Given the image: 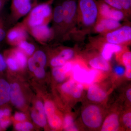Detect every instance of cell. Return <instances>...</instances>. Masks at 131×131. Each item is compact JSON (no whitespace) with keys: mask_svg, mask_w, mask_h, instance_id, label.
<instances>
[{"mask_svg":"<svg viewBox=\"0 0 131 131\" xmlns=\"http://www.w3.org/2000/svg\"><path fill=\"white\" fill-rule=\"evenodd\" d=\"M10 86L4 79H0V106L6 104L10 100Z\"/></svg>","mask_w":131,"mask_h":131,"instance_id":"obj_16","label":"cell"},{"mask_svg":"<svg viewBox=\"0 0 131 131\" xmlns=\"http://www.w3.org/2000/svg\"><path fill=\"white\" fill-rule=\"evenodd\" d=\"M74 52L70 49H66L61 51L59 56L68 61L73 58Z\"/></svg>","mask_w":131,"mask_h":131,"instance_id":"obj_33","label":"cell"},{"mask_svg":"<svg viewBox=\"0 0 131 131\" xmlns=\"http://www.w3.org/2000/svg\"><path fill=\"white\" fill-rule=\"evenodd\" d=\"M90 65L95 69L107 71L110 69V65L107 61L102 57H97L93 59L89 62Z\"/></svg>","mask_w":131,"mask_h":131,"instance_id":"obj_18","label":"cell"},{"mask_svg":"<svg viewBox=\"0 0 131 131\" xmlns=\"http://www.w3.org/2000/svg\"><path fill=\"white\" fill-rule=\"evenodd\" d=\"M1 130V127H0V130Z\"/></svg>","mask_w":131,"mask_h":131,"instance_id":"obj_47","label":"cell"},{"mask_svg":"<svg viewBox=\"0 0 131 131\" xmlns=\"http://www.w3.org/2000/svg\"><path fill=\"white\" fill-rule=\"evenodd\" d=\"M33 128L32 124L29 122H19L15 125V128L17 130L20 131H30Z\"/></svg>","mask_w":131,"mask_h":131,"instance_id":"obj_29","label":"cell"},{"mask_svg":"<svg viewBox=\"0 0 131 131\" xmlns=\"http://www.w3.org/2000/svg\"><path fill=\"white\" fill-rule=\"evenodd\" d=\"M106 4L115 9L122 10L120 0H103Z\"/></svg>","mask_w":131,"mask_h":131,"instance_id":"obj_34","label":"cell"},{"mask_svg":"<svg viewBox=\"0 0 131 131\" xmlns=\"http://www.w3.org/2000/svg\"><path fill=\"white\" fill-rule=\"evenodd\" d=\"M122 60L126 68V75L127 78H131V53L127 52L124 53L122 56Z\"/></svg>","mask_w":131,"mask_h":131,"instance_id":"obj_24","label":"cell"},{"mask_svg":"<svg viewBox=\"0 0 131 131\" xmlns=\"http://www.w3.org/2000/svg\"><path fill=\"white\" fill-rule=\"evenodd\" d=\"M53 0L36 5L28 14L23 23L29 28L47 24L52 15L51 3Z\"/></svg>","mask_w":131,"mask_h":131,"instance_id":"obj_1","label":"cell"},{"mask_svg":"<svg viewBox=\"0 0 131 131\" xmlns=\"http://www.w3.org/2000/svg\"><path fill=\"white\" fill-rule=\"evenodd\" d=\"M11 51L18 62L20 68H25L28 61L26 55L18 48L11 50Z\"/></svg>","mask_w":131,"mask_h":131,"instance_id":"obj_19","label":"cell"},{"mask_svg":"<svg viewBox=\"0 0 131 131\" xmlns=\"http://www.w3.org/2000/svg\"><path fill=\"white\" fill-rule=\"evenodd\" d=\"M33 72L35 75L38 78H43L45 75V71L44 68L40 66L37 67Z\"/></svg>","mask_w":131,"mask_h":131,"instance_id":"obj_35","label":"cell"},{"mask_svg":"<svg viewBox=\"0 0 131 131\" xmlns=\"http://www.w3.org/2000/svg\"><path fill=\"white\" fill-rule=\"evenodd\" d=\"M53 19L56 24H60L63 21V9L62 5L57 6L54 9Z\"/></svg>","mask_w":131,"mask_h":131,"instance_id":"obj_27","label":"cell"},{"mask_svg":"<svg viewBox=\"0 0 131 131\" xmlns=\"http://www.w3.org/2000/svg\"><path fill=\"white\" fill-rule=\"evenodd\" d=\"M88 98L90 100L96 102H101L106 98L105 91L98 86L93 84L89 87L87 94Z\"/></svg>","mask_w":131,"mask_h":131,"instance_id":"obj_13","label":"cell"},{"mask_svg":"<svg viewBox=\"0 0 131 131\" xmlns=\"http://www.w3.org/2000/svg\"><path fill=\"white\" fill-rule=\"evenodd\" d=\"M119 127L118 115L115 114L110 115L106 119L102 127V131H116Z\"/></svg>","mask_w":131,"mask_h":131,"instance_id":"obj_15","label":"cell"},{"mask_svg":"<svg viewBox=\"0 0 131 131\" xmlns=\"http://www.w3.org/2000/svg\"></svg>","mask_w":131,"mask_h":131,"instance_id":"obj_48","label":"cell"},{"mask_svg":"<svg viewBox=\"0 0 131 131\" xmlns=\"http://www.w3.org/2000/svg\"><path fill=\"white\" fill-rule=\"evenodd\" d=\"M126 96L127 99L130 102L131 101V89H128L126 92Z\"/></svg>","mask_w":131,"mask_h":131,"instance_id":"obj_44","label":"cell"},{"mask_svg":"<svg viewBox=\"0 0 131 131\" xmlns=\"http://www.w3.org/2000/svg\"><path fill=\"white\" fill-rule=\"evenodd\" d=\"M45 112L46 117L50 116L51 115L55 113L56 108L54 103L50 101H47L44 104Z\"/></svg>","mask_w":131,"mask_h":131,"instance_id":"obj_30","label":"cell"},{"mask_svg":"<svg viewBox=\"0 0 131 131\" xmlns=\"http://www.w3.org/2000/svg\"><path fill=\"white\" fill-rule=\"evenodd\" d=\"M50 126L52 129H57L61 128L62 122L61 118L55 113L47 117Z\"/></svg>","mask_w":131,"mask_h":131,"instance_id":"obj_23","label":"cell"},{"mask_svg":"<svg viewBox=\"0 0 131 131\" xmlns=\"http://www.w3.org/2000/svg\"><path fill=\"white\" fill-rule=\"evenodd\" d=\"M53 76L58 82H62L65 80L66 75L67 74L64 70L62 66L59 67H54L52 71Z\"/></svg>","mask_w":131,"mask_h":131,"instance_id":"obj_25","label":"cell"},{"mask_svg":"<svg viewBox=\"0 0 131 131\" xmlns=\"http://www.w3.org/2000/svg\"><path fill=\"white\" fill-rule=\"evenodd\" d=\"M63 9V21L66 24H69L74 17L77 4L74 0H66L62 5Z\"/></svg>","mask_w":131,"mask_h":131,"instance_id":"obj_11","label":"cell"},{"mask_svg":"<svg viewBox=\"0 0 131 131\" xmlns=\"http://www.w3.org/2000/svg\"><path fill=\"white\" fill-rule=\"evenodd\" d=\"M83 87L82 84L81 83H77L71 95L74 98H79L81 96L82 93L83 91Z\"/></svg>","mask_w":131,"mask_h":131,"instance_id":"obj_32","label":"cell"},{"mask_svg":"<svg viewBox=\"0 0 131 131\" xmlns=\"http://www.w3.org/2000/svg\"><path fill=\"white\" fill-rule=\"evenodd\" d=\"M63 128L66 131H76L77 128L75 126L73 117L70 115H67L64 117Z\"/></svg>","mask_w":131,"mask_h":131,"instance_id":"obj_26","label":"cell"},{"mask_svg":"<svg viewBox=\"0 0 131 131\" xmlns=\"http://www.w3.org/2000/svg\"><path fill=\"white\" fill-rule=\"evenodd\" d=\"M120 26L119 21L112 19L105 18L97 24L96 30L98 32H102L107 30H114L118 28Z\"/></svg>","mask_w":131,"mask_h":131,"instance_id":"obj_14","label":"cell"},{"mask_svg":"<svg viewBox=\"0 0 131 131\" xmlns=\"http://www.w3.org/2000/svg\"><path fill=\"white\" fill-rule=\"evenodd\" d=\"M123 122L125 125L129 129L131 128V113H128L124 115L123 118Z\"/></svg>","mask_w":131,"mask_h":131,"instance_id":"obj_36","label":"cell"},{"mask_svg":"<svg viewBox=\"0 0 131 131\" xmlns=\"http://www.w3.org/2000/svg\"><path fill=\"white\" fill-rule=\"evenodd\" d=\"M79 5L84 25L88 26L93 25L98 14V7L94 0H80Z\"/></svg>","mask_w":131,"mask_h":131,"instance_id":"obj_2","label":"cell"},{"mask_svg":"<svg viewBox=\"0 0 131 131\" xmlns=\"http://www.w3.org/2000/svg\"><path fill=\"white\" fill-rule=\"evenodd\" d=\"M32 57L38 67L44 68L47 63V57L43 52L41 50L37 51L34 53Z\"/></svg>","mask_w":131,"mask_h":131,"instance_id":"obj_22","label":"cell"},{"mask_svg":"<svg viewBox=\"0 0 131 131\" xmlns=\"http://www.w3.org/2000/svg\"><path fill=\"white\" fill-rule=\"evenodd\" d=\"M4 116V113H3V110L2 109H0V120L3 118Z\"/></svg>","mask_w":131,"mask_h":131,"instance_id":"obj_45","label":"cell"},{"mask_svg":"<svg viewBox=\"0 0 131 131\" xmlns=\"http://www.w3.org/2000/svg\"><path fill=\"white\" fill-rule=\"evenodd\" d=\"M100 13L103 17L119 21L124 18V14L120 10L111 8L106 3L102 4L100 7Z\"/></svg>","mask_w":131,"mask_h":131,"instance_id":"obj_12","label":"cell"},{"mask_svg":"<svg viewBox=\"0 0 131 131\" xmlns=\"http://www.w3.org/2000/svg\"><path fill=\"white\" fill-rule=\"evenodd\" d=\"M67 62L65 59L58 55L52 59L50 61V64L53 67H59L63 65Z\"/></svg>","mask_w":131,"mask_h":131,"instance_id":"obj_31","label":"cell"},{"mask_svg":"<svg viewBox=\"0 0 131 131\" xmlns=\"http://www.w3.org/2000/svg\"><path fill=\"white\" fill-rule=\"evenodd\" d=\"M34 38L40 43H45L50 40L52 36V30L47 24L37 26L27 30Z\"/></svg>","mask_w":131,"mask_h":131,"instance_id":"obj_8","label":"cell"},{"mask_svg":"<svg viewBox=\"0 0 131 131\" xmlns=\"http://www.w3.org/2000/svg\"><path fill=\"white\" fill-rule=\"evenodd\" d=\"M121 49L122 47L119 45L109 42L106 43L103 46L102 57L105 60L109 61L112 58L114 53L119 52Z\"/></svg>","mask_w":131,"mask_h":131,"instance_id":"obj_17","label":"cell"},{"mask_svg":"<svg viewBox=\"0 0 131 131\" xmlns=\"http://www.w3.org/2000/svg\"><path fill=\"white\" fill-rule=\"evenodd\" d=\"M72 69L74 80L81 83L91 84L94 81L97 74L96 69L88 71L78 64L73 66Z\"/></svg>","mask_w":131,"mask_h":131,"instance_id":"obj_6","label":"cell"},{"mask_svg":"<svg viewBox=\"0 0 131 131\" xmlns=\"http://www.w3.org/2000/svg\"><path fill=\"white\" fill-rule=\"evenodd\" d=\"M108 42L119 44L131 39V28L129 26H124L108 34L106 37Z\"/></svg>","mask_w":131,"mask_h":131,"instance_id":"obj_7","label":"cell"},{"mask_svg":"<svg viewBox=\"0 0 131 131\" xmlns=\"http://www.w3.org/2000/svg\"><path fill=\"white\" fill-rule=\"evenodd\" d=\"M37 0H12L11 11L13 18L18 20L29 13L36 5Z\"/></svg>","mask_w":131,"mask_h":131,"instance_id":"obj_4","label":"cell"},{"mask_svg":"<svg viewBox=\"0 0 131 131\" xmlns=\"http://www.w3.org/2000/svg\"><path fill=\"white\" fill-rule=\"evenodd\" d=\"M10 86V100L12 103L16 107H22L25 100L19 85L15 83Z\"/></svg>","mask_w":131,"mask_h":131,"instance_id":"obj_10","label":"cell"},{"mask_svg":"<svg viewBox=\"0 0 131 131\" xmlns=\"http://www.w3.org/2000/svg\"><path fill=\"white\" fill-rule=\"evenodd\" d=\"M27 63L29 70L31 72H34L36 68L38 67L32 57L28 59L27 61Z\"/></svg>","mask_w":131,"mask_h":131,"instance_id":"obj_38","label":"cell"},{"mask_svg":"<svg viewBox=\"0 0 131 131\" xmlns=\"http://www.w3.org/2000/svg\"><path fill=\"white\" fill-rule=\"evenodd\" d=\"M14 118L15 120L19 122H22L26 119L25 115L21 113H16L15 114Z\"/></svg>","mask_w":131,"mask_h":131,"instance_id":"obj_40","label":"cell"},{"mask_svg":"<svg viewBox=\"0 0 131 131\" xmlns=\"http://www.w3.org/2000/svg\"><path fill=\"white\" fill-rule=\"evenodd\" d=\"M6 32L4 29V25L2 20L0 18V43L6 38Z\"/></svg>","mask_w":131,"mask_h":131,"instance_id":"obj_37","label":"cell"},{"mask_svg":"<svg viewBox=\"0 0 131 131\" xmlns=\"http://www.w3.org/2000/svg\"><path fill=\"white\" fill-rule=\"evenodd\" d=\"M11 121L9 119L3 118L0 120V127L2 129H5L9 126Z\"/></svg>","mask_w":131,"mask_h":131,"instance_id":"obj_41","label":"cell"},{"mask_svg":"<svg viewBox=\"0 0 131 131\" xmlns=\"http://www.w3.org/2000/svg\"><path fill=\"white\" fill-rule=\"evenodd\" d=\"M27 29L23 22L17 24L6 33V38L9 45L17 46L20 42L27 40Z\"/></svg>","mask_w":131,"mask_h":131,"instance_id":"obj_5","label":"cell"},{"mask_svg":"<svg viewBox=\"0 0 131 131\" xmlns=\"http://www.w3.org/2000/svg\"><path fill=\"white\" fill-rule=\"evenodd\" d=\"M36 110H32L31 117L35 124L41 127H43L47 124V119L45 112L44 106L40 101H38L35 103Z\"/></svg>","mask_w":131,"mask_h":131,"instance_id":"obj_9","label":"cell"},{"mask_svg":"<svg viewBox=\"0 0 131 131\" xmlns=\"http://www.w3.org/2000/svg\"><path fill=\"white\" fill-rule=\"evenodd\" d=\"M4 113V116L5 117H9L10 114V111L9 109L8 108H5L3 110Z\"/></svg>","mask_w":131,"mask_h":131,"instance_id":"obj_43","label":"cell"},{"mask_svg":"<svg viewBox=\"0 0 131 131\" xmlns=\"http://www.w3.org/2000/svg\"><path fill=\"white\" fill-rule=\"evenodd\" d=\"M77 83L75 80H69L62 85L61 89L64 93L71 95Z\"/></svg>","mask_w":131,"mask_h":131,"instance_id":"obj_28","label":"cell"},{"mask_svg":"<svg viewBox=\"0 0 131 131\" xmlns=\"http://www.w3.org/2000/svg\"><path fill=\"white\" fill-rule=\"evenodd\" d=\"M114 71L116 74L119 75H122L125 73V69L121 66H116L114 69Z\"/></svg>","mask_w":131,"mask_h":131,"instance_id":"obj_42","label":"cell"},{"mask_svg":"<svg viewBox=\"0 0 131 131\" xmlns=\"http://www.w3.org/2000/svg\"><path fill=\"white\" fill-rule=\"evenodd\" d=\"M7 67L4 56L0 53V72H2Z\"/></svg>","mask_w":131,"mask_h":131,"instance_id":"obj_39","label":"cell"},{"mask_svg":"<svg viewBox=\"0 0 131 131\" xmlns=\"http://www.w3.org/2000/svg\"><path fill=\"white\" fill-rule=\"evenodd\" d=\"M4 57L6 61L7 66L9 69L13 71H15L19 69L18 63L12 54L11 51L10 52H6Z\"/></svg>","mask_w":131,"mask_h":131,"instance_id":"obj_21","label":"cell"},{"mask_svg":"<svg viewBox=\"0 0 131 131\" xmlns=\"http://www.w3.org/2000/svg\"><path fill=\"white\" fill-rule=\"evenodd\" d=\"M82 118L85 125L90 128H98L102 122L100 110L98 106L94 105L88 106L83 110Z\"/></svg>","mask_w":131,"mask_h":131,"instance_id":"obj_3","label":"cell"},{"mask_svg":"<svg viewBox=\"0 0 131 131\" xmlns=\"http://www.w3.org/2000/svg\"><path fill=\"white\" fill-rule=\"evenodd\" d=\"M16 46L26 55L28 56L32 55L35 50V46L31 43L28 42L26 40L20 42Z\"/></svg>","mask_w":131,"mask_h":131,"instance_id":"obj_20","label":"cell"},{"mask_svg":"<svg viewBox=\"0 0 131 131\" xmlns=\"http://www.w3.org/2000/svg\"><path fill=\"white\" fill-rule=\"evenodd\" d=\"M4 1H5V0H0V9L1 8L3 3L4 2Z\"/></svg>","mask_w":131,"mask_h":131,"instance_id":"obj_46","label":"cell"}]
</instances>
